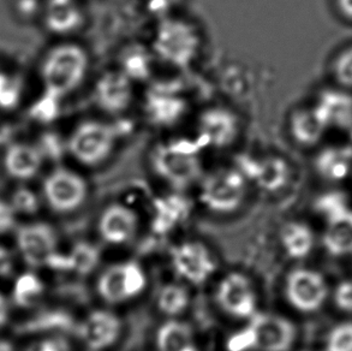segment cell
Instances as JSON below:
<instances>
[{
  "mask_svg": "<svg viewBox=\"0 0 352 351\" xmlns=\"http://www.w3.org/2000/svg\"><path fill=\"white\" fill-rule=\"evenodd\" d=\"M99 252L89 243L78 242L72 248L69 255L70 270H76L80 275H88L99 264Z\"/></svg>",
  "mask_w": 352,
  "mask_h": 351,
  "instance_id": "31",
  "label": "cell"
},
{
  "mask_svg": "<svg viewBox=\"0 0 352 351\" xmlns=\"http://www.w3.org/2000/svg\"><path fill=\"white\" fill-rule=\"evenodd\" d=\"M17 247L27 265L32 267L47 266L57 253V233L45 223H32L17 228Z\"/></svg>",
  "mask_w": 352,
  "mask_h": 351,
  "instance_id": "12",
  "label": "cell"
},
{
  "mask_svg": "<svg viewBox=\"0 0 352 351\" xmlns=\"http://www.w3.org/2000/svg\"><path fill=\"white\" fill-rule=\"evenodd\" d=\"M337 8L344 19L352 21V0H337Z\"/></svg>",
  "mask_w": 352,
  "mask_h": 351,
  "instance_id": "42",
  "label": "cell"
},
{
  "mask_svg": "<svg viewBox=\"0 0 352 351\" xmlns=\"http://www.w3.org/2000/svg\"><path fill=\"white\" fill-rule=\"evenodd\" d=\"M83 16L75 0H48L43 9L45 27L58 35L72 34L81 27Z\"/></svg>",
  "mask_w": 352,
  "mask_h": 351,
  "instance_id": "21",
  "label": "cell"
},
{
  "mask_svg": "<svg viewBox=\"0 0 352 351\" xmlns=\"http://www.w3.org/2000/svg\"><path fill=\"white\" fill-rule=\"evenodd\" d=\"M153 170L167 184L186 189L204 177L200 143L172 140L157 145L151 154Z\"/></svg>",
  "mask_w": 352,
  "mask_h": 351,
  "instance_id": "2",
  "label": "cell"
},
{
  "mask_svg": "<svg viewBox=\"0 0 352 351\" xmlns=\"http://www.w3.org/2000/svg\"><path fill=\"white\" fill-rule=\"evenodd\" d=\"M88 194L86 178L76 170L63 165L53 167L41 183L43 199L57 213H70L80 209Z\"/></svg>",
  "mask_w": 352,
  "mask_h": 351,
  "instance_id": "6",
  "label": "cell"
},
{
  "mask_svg": "<svg viewBox=\"0 0 352 351\" xmlns=\"http://www.w3.org/2000/svg\"><path fill=\"white\" fill-rule=\"evenodd\" d=\"M201 45L200 32L184 19L165 17L154 30L153 52L173 67H191L200 53Z\"/></svg>",
  "mask_w": 352,
  "mask_h": 351,
  "instance_id": "3",
  "label": "cell"
},
{
  "mask_svg": "<svg viewBox=\"0 0 352 351\" xmlns=\"http://www.w3.org/2000/svg\"><path fill=\"white\" fill-rule=\"evenodd\" d=\"M218 301L225 312L236 318H252L256 314V297L252 284L239 273H231L220 283Z\"/></svg>",
  "mask_w": 352,
  "mask_h": 351,
  "instance_id": "15",
  "label": "cell"
},
{
  "mask_svg": "<svg viewBox=\"0 0 352 351\" xmlns=\"http://www.w3.org/2000/svg\"><path fill=\"white\" fill-rule=\"evenodd\" d=\"M138 226L135 211L122 204H112L104 209L99 219V233L111 244H123L133 240Z\"/></svg>",
  "mask_w": 352,
  "mask_h": 351,
  "instance_id": "17",
  "label": "cell"
},
{
  "mask_svg": "<svg viewBox=\"0 0 352 351\" xmlns=\"http://www.w3.org/2000/svg\"><path fill=\"white\" fill-rule=\"evenodd\" d=\"M119 134L113 124L86 119L76 124L65 141V151L82 167H98L115 153Z\"/></svg>",
  "mask_w": 352,
  "mask_h": 351,
  "instance_id": "4",
  "label": "cell"
},
{
  "mask_svg": "<svg viewBox=\"0 0 352 351\" xmlns=\"http://www.w3.org/2000/svg\"><path fill=\"white\" fill-rule=\"evenodd\" d=\"M0 351H14L12 344L6 341H0Z\"/></svg>",
  "mask_w": 352,
  "mask_h": 351,
  "instance_id": "44",
  "label": "cell"
},
{
  "mask_svg": "<svg viewBox=\"0 0 352 351\" xmlns=\"http://www.w3.org/2000/svg\"><path fill=\"white\" fill-rule=\"evenodd\" d=\"M281 246L292 259H305L314 247V233L307 224L291 222L281 228Z\"/></svg>",
  "mask_w": 352,
  "mask_h": 351,
  "instance_id": "25",
  "label": "cell"
},
{
  "mask_svg": "<svg viewBox=\"0 0 352 351\" xmlns=\"http://www.w3.org/2000/svg\"><path fill=\"white\" fill-rule=\"evenodd\" d=\"M157 345L159 351H196L190 326L176 320L167 321L159 328Z\"/></svg>",
  "mask_w": 352,
  "mask_h": 351,
  "instance_id": "26",
  "label": "cell"
},
{
  "mask_svg": "<svg viewBox=\"0 0 352 351\" xmlns=\"http://www.w3.org/2000/svg\"><path fill=\"white\" fill-rule=\"evenodd\" d=\"M314 107L329 129H352V94L345 90H322Z\"/></svg>",
  "mask_w": 352,
  "mask_h": 351,
  "instance_id": "18",
  "label": "cell"
},
{
  "mask_svg": "<svg viewBox=\"0 0 352 351\" xmlns=\"http://www.w3.org/2000/svg\"><path fill=\"white\" fill-rule=\"evenodd\" d=\"M9 319V307L4 296L0 294V328H3L5 323H8Z\"/></svg>",
  "mask_w": 352,
  "mask_h": 351,
  "instance_id": "43",
  "label": "cell"
},
{
  "mask_svg": "<svg viewBox=\"0 0 352 351\" xmlns=\"http://www.w3.org/2000/svg\"><path fill=\"white\" fill-rule=\"evenodd\" d=\"M327 130L329 127L314 106L309 109H297L291 114V136L303 147H313L318 145Z\"/></svg>",
  "mask_w": 352,
  "mask_h": 351,
  "instance_id": "22",
  "label": "cell"
},
{
  "mask_svg": "<svg viewBox=\"0 0 352 351\" xmlns=\"http://www.w3.org/2000/svg\"><path fill=\"white\" fill-rule=\"evenodd\" d=\"M9 201L17 215H32L36 213L40 207L38 195L33 189H30L27 183L17 185L10 194Z\"/></svg>",
  "mask_w": 352,
  "mask_h": 351,
  "instance_id": "32",
  "label": "cell"
},
{
  "mask_svg": "<svg viewBox=\"0 0 352 351\" xmlns=\"http://www.w3.org/2000/svg\"><path fill=\"white\" fill-rule=\"evenodd\" d=\"M46 159L38 143L19 138L1 151V170L17 184L29 183L43 172Z\"/></svg>",
  "mask_w": 352,
  "mask_h": 351,
  "instance_id": "10",
  "label": "cell"
},
{
  "mask_svg": "<svg viewBox=\"0 0 352 351\" xmlns=\"http://www.w3.org/2000/svg\"><path fill=\"white\" fill-rule=\"evenodd\" d=\"M17 213L9 199L0 198V235H4L16 228Z\"/></svg>",
  "mask_w": 352,
  "mask_h": 351,
  "instance_id": "37",
  "label": "cell"
},
{
  "mask_svg": "<svg viewBox=\"0 0 352 351\" xmlns=\"http://www.w3.org/2000/svg\"><path fill=\"white\" fill-rule=\"evenodd\" d=\"M334 302L340 310L352 313V280H345L336 288Z\"/></svg>",
  "mask_w": 352,
  "mask_h": 351,
  "instance_id": "38",
  "label": "cell"
},
{
  "mask_svg": "<svg viewBox=\"0 0 352 351\" xmlns=\"http://www.w3.org/2000/svg\"><path fill=\"white\" fill-rule=\"evenodd\" d=\"M157 214L154 219V231L168 233L186 215V207L182 200L177 198L162 200L157 202Z\"/></svg>",
  "mask_w": 352,
  "mask_h": 351,
  "instance_id": "28",
  "label": "cell"
},
{
  "mask_svg": "<svg viewBox=\"0 0 352 351\" xmlns=\"http://www.w3.org/2000/svg\"><path fill=\"white\" fill-rule=\"evenodd\" d=\"M25 351H69V345L63 338L48 337L30 344Z\"/></svg>",
  "mask_w": 352,
  "mask_h": 351,
  "instance_id": "39",
  "label": "cell"
},
{
  "mask_svg": "<svg viewBox=\"0 0 352 351\" xmlns=\"http://www.w3.org/2000/svg\"><path fill=\"white\" fill-rule=\"evenodd\" d=\"M22 83L19 77L0 67V112L9 114L21 103Z\"/></svg>",
  "mask_w": 352,
  "mask_h": 351,
  "instance_id": "30",
  "label": "cell"
},
{
  "mask_svg": "<svg viewBox=\"0 0 352 351\" xmlns=\"http://www.w3.org/2000/svg\"><path fill=\"white\" fill-rule=\"evenodd\" d=\"M286 299L302 313H314L329 299V288L324 275L311 268H296L287 275Z\"/></svg>",
  "mask_w": 352,
  "mask_h": 351,
  "instance_id": "7",
  "label": "cell"
},
{
  "mask_svg": "<svg viewBox=\"0 0 352 351\" xmlns=\"http://www.w3.org/2000/svg\"><path fill=\"white\" fill-rule=\"evenodd\" d=\"M248 325L252 349L258 351H290L296 341V328L290 320L276 314H255Z\"/></svg>",
  "mask_w": 352,
  "mask_h": 351,
  "instance_id": "11",
  "label": "cell"
},
{
  "mask_svg": "<svg viewBox=\"0 0 352 351\" xmlns=\"http://www.w3.org/2000/svg\"><path fill=\"white\" fill-rule=\"evenodd\" d=\"M248 180L247 175L239 169L221 167L214 170L201 178V202L213 212H234L245 199Z\"/></svg>",
  "mask_w": 352,
  "mask_h": 351,
  "instance_id": "5",
  "label": "cell"
},
{
  "mask_svg": "<svg viewBox=\"0 0 352 351\" xmlns=\"http://www.w3.org/2000/svg\"><path fill=\"white\" fill-rule=\"evenodd\" d=\"M12 272V260L10 253L5 248L0 247V278L8 277Z\"/></svg>",
  "mask_w": 352,
  "mask_h": 351,
  "instance_id": "41",
  "label": "cell"
},
{
  "mask_svg": "<svg viewBox=\"0 0 352 351\" xmlns=\"http://www.w3.org/2000/svg\"><path fill=\"white\" fill-rule=\"evenodd\" d=\"M229 351H247L252 349V336L250 328H245L234 334L228 342Z\"/></svg>",
  "mask_w": 352,
  "mask_h": 351,
  "instance_id": "40",
  "label": "cell"
},
{
  "mask_svg": "<svg viewBox=\"0 0 352 351\" xmlns=\"http://www.w3.org/2000/svg\"><path fill=\"white\" fill-rule=\"evenodd\" d=\"M120 323L115 314L96 310L87 317L81 326V337L91 350H102L118 339Z\"/></svg>",
  "mask_w": 352,
  "mask_h": 351,
  "instance_id": "19",
  "label": "cell"
},
{
  "mask_svg": "<svg viewBox=\"0 0 352 351\" xmlns=\"http://www.w3.org/2000/svg\"><path fill=\"white\" fill-rule=\"evenodd\" d=\"M146 114L155 125L170 127L176 124L186 112V99L171 87H157L146 100Z\"/></svg>",
  "mask_w": 352,
  "mask_h": 351,
  "instance_id": "16",
  "label": "cell"
},
{
  "mask_svg": "<svg viewBox=\"0 0 352 351\" xmlns=\"http://www.w3.org/2000/svg\"><path fill=\"white\" fill-rule=\"evenodd\" d=\"M241 119L231 109L213 106L197 118L196 133L204 147L223 149L232 146L241 134Z\"/></svg>",
  "mask_w": 352,
  "mask_h": 351,
  "instance_id": "8",
  "label": "cell"
},
{
  "mask_svg": "<svg viewBox=\"0 0 352 351\" xmlns=\"http://www.w3.org/2000/svg\"><path fill=\"white\" fill-rule=\"evenodd\" d=\"M291 169L285 159L271 156L252 164V173L248 178H252L258 188L268 193H276L283 189L290 180Z\"/></svg>",
  "mask_w": 352,
  "mask_h": 351,
  "instance_id": "23",
  "label": "cell"
},
{
  "mask_svg": "<svg viewBox=\"0 0 352 351\" xmlns=\"http://www.w3.org/2000/svg\"><path fill=\"white\" fill-rule=\"evenodd\" d=\"M303 351H314V350H303Z\"/></svg>",
  "mask_w": 352,
  "mask_h": 351,
  "instance_id": "46",
  "label": "cell"
},
{
  "mask_svg": "<svg viewBox=\"0 0 352 351\" xmlns=\"http://www.w3.org/2000/svg\"><path fill=\"white\" fill-rule=\"evenodd\" d=\"M89 72V54L76 43H57L46 51L38 65L43 93L60 100L81 87Z\"/></svg>",
  "mask_w": 352,
  "mask_h": 351,
  "instance_id": "1",
  "label": "cell"
},
{
  "mask_svg": "<svg viewBox=\"0 0 352 351\" xmlns=\"http://www.w3.org/2000/svg\"><path fill=\"white\" fill-rule=\"evenodd\" d=\"M324 233V246L326 251L344 257L352 253V209H346L333 218L326 220Z\"/></svg>",
  "mask_w": 352,
  "mask_h": 351,
  "instance_id": "24",
  "label": "cell"
},
{
  "mask_svg": "<svg viewBox=\"0 0 352 351\" xmlns=\"http://www.w3.org/2000/svg\"><path fill=\"white\" fill-rule=\"evenodd\" d=\"M336 82L344 88H352V46L339 53L333 63Z\"/></svg>",
  "mask_w": 352,
  "mask_h": 351,
  "instance_id": "35",
  "label": "cell"
},
{
  "mask_svg": "<svg viewBox=\"0 0 352 351\" xmlns=\"http://www.w3.org/2000/svg\"><path fill=\"white\" fill-rule=\"evenodd\" d=\"M171 260L177 273L191 284L205 283L214 272V262L201 243H183L173 248Z\"/></svg>",
  "mask_w": 352,
  "mask_h": 351,
  "instance_id": "14",
  "label": "cell"
},
{
  "mask_svg": "<svg viewBox=\"0 0 352 351\" xmlns=\"http://www.w3.org/2000/svg\"><path fill=\"white\" fill-rule=\"evenodd\" d=\"M19 134L17 123L10 117L9 114L1 112L0 114V149L3 151L11 143L19 140Z\"/></svg>",
  "mask_w": 352,
  "mask_h": 351,
  "instance_id": "36",
  "label": "cell"
},
{
  "mask_svg": "<svg viewBox=\"0 0 352 351\" xmlns=\"http://www.w3.org/2000/svg\"><path fill=\"white\" fill-rule=\"evenodd\" d=\"M146 275L136 262H126L107 268L98 281L101 299L111 304L133 299L146 288Z\"/></svg>",
  "mask_w": 352,
  "mask_h": 351,
  "instance_id": "9",
  "label": "cell"
},
{
  "mask_svg": "<svg viewBox=\"0 0 352 351\" xmlns=\"http://www.w3.org/2000/svg\"><path fill=\"white\" fill-rule=\"evenodd\" d=\"M318 175L332 183L346 180L352 172V146H331L320 151L314 160Z\"/></svg>",
  "mask_w": 352,
  "mask_h": 351,
  "instance_id": "20",
  "label": "cell"
},
{
  "mask_svg": "<svg viewBox=\"0 0 352 351\" xmlns=\"http://www.w3.org/2000/svg\"><path fill=\"white\" fill-rule=\"evenodd\" d=\"M324 351H352V321L336 325L324 339Z\"/></svg>",
  "mask_w": 352,
  "mask_h": 351,
  "instance_id": "34",
  "label": "cell"
},
{
  "mask_svg": "<svg viewBox=\"0 0 352 351\" xmlns=\"http://www.w3.org/2000/svg\"><path fill=\"white\" fill-rule=\"evenodd\" d=\"M43 281L38 275L32 272L23 273L16 279L12 290V299L14 304L22 308H30L38 302L43 294Z\"/></svg>",
  "mask_w": 352,
  "mask_h": 351,
  "instance_id": "27",
  "label": "cell"
},
{
  "mask_svg": "<svg viewBox=\"0 0 352 351\" xmlns=\"http://www.w3.org/2000/svg\"><path fill=\"white\" fill-rule=\"evenodd\" d=\"M189 292L181 285L167 284L160 290L157 296V307L162 313L176 317L183 313L189 304Z\"/></svg>",
  "mask_w": 352,
  "mask_h": 351,
  "instance_id": "29",
  "label": "cell"
},
{
  "mask_svg": "<svg viewBox=\"0 0 352 351\" xmlns=\"http://www.w3.org/2000/svg\"><path fill=\"white\" fill-rule=\"evenodd\" d=\"M350 136H351V146H352V129H350Z\"/></svg>",
  "mask_w": 352,
  "mask_h": 351,
  "instance_id": "45",
  "label": "cell"
},
{
  "mask_svg": "<svg viewBox=\"0 0 352 351\" xmlns=\"http://www.w3.org/2000/svg\"><path fill=\"white\" fill-rule=\"evenodd\" d=\"M93 99L96 106L109 114H122L133 99V81L122 70H110L96 82Z\"/></svg>",
  "mask_w": 352,
  "mask_h": 351,
  "instance_id": "13",
  "label": "cell"
},
{
  "mask_svg": "<svg viewBox=\"0 0 352 351\" xmlns=\"http://www.w3.org/2000/svg\"><path fill=\"white\" fill-rule=\"evenodd\" d=\"M315 207L326 220L333 218L336 215L350 209L346 195L340 191H329V193L321 195L316 201Z\"/></svg>",
  "mask_w": 352,
  "mask_h": 351,
  "instance_id": "33",
  "label": "cell"
}]
</instances>
